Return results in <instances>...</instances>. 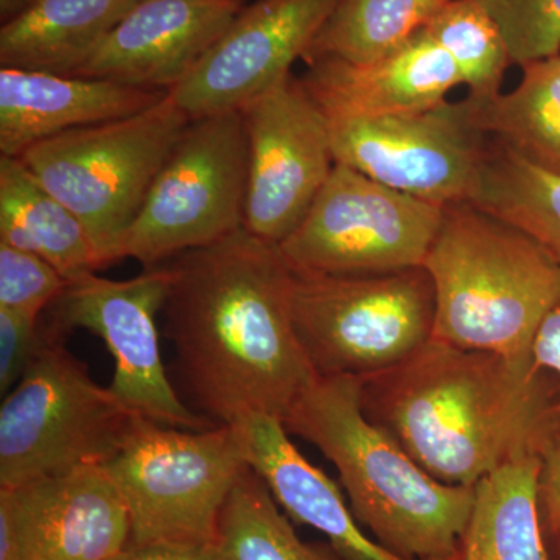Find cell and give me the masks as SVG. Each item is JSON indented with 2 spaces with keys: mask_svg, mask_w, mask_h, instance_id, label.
<instances>
[{
  "mask_svg": "<svg viewBox=\"0 0 560 560\" xmlns=\"http://www.w3.org/2000/svg\"><path fill=\"white\" fill-rule=\"evenodd\" d=\"M164 265V331L202 415L220 425L285 419L318 375L294 327V271L279 245L243 228Z\"/></svg>",
  "mask_w": 560,
  "mask_h": 560,
  "instance_id": "cell-1",
  "label": "cell"
},
{
  "mask_svg": "<svg viewBox=\"0 0 560 560\" xmlns=\"http://www.w3.org/2000/svg\"><path fill=\"white\" fill-rule=\"evenodd\" d=\"M556 375L431 338L361 381L364 416L438 481L475 486L560 440Z\"/></svg>",
  "mask_w": 560,
  "mask_h": 560,
  "instance_id": "cell-2",
  "label": "cell"
},
{
  "mask_svg": "<svg viewBox=\"0 0 560 560\" xmlns=\"http://www.w3.org/2000/svg\"><path fill=\"white\" fill-rule=\"evenodd\" d=\"M334 464L357 521L407 560H456L475 486L438 481L361 408V381L318 377L282 420Z\"/></svg>",
  "mask_w": 560,
  "mask_h": 560,
  "instance_id": "cell-3",
  "label": "cell"
},
{
  "mask_svg": "<svg viewBox=\"0 0 560 560\" xmlns=\"http://www.w3.org/2000/svg\"><path fill=\"white\" fill-rule=\"evenodd\" d=\"M423 268L436 294L433 338L534 366L537 331L560 302L550 250L466 201L445 206Z\"/></svg>",
  "mask_w": 560,
  "mask_h": 560,
  "instance_id": "cell-4",
  "label": "cell"
},
{
  "mask_svg": "<svg viewBox=\"0 0 560 560\" xmlns=\"http://www.w3.org/2000/svg\"><path fill=\"white\" fill-rule=\"evenodd\" d=\"M189 124L168 92L135 116L40 140L20 160L79 217L106 268L121 260L125 234Z\"/></svg>",
  "mask_w": 560,
  "mask_h": 560,
  "instance_id": "cell-5",
  "label": "cell"
},
{
  "mask_svg": "<svg viewBox=\"0 0 560 560\" xmlns=\"http://www.w3.org/2000/svg\"><path fill=\"white\" fill-rule=\"evenodd\" d=\"M43 345L0 407V488L105 466L139 418L92 381L66 337L44 323Z\"/></svg>",
  "mask_w": 560,
  "mask_h": 560,
  "instance_id": "cell-6",
  "label": "cell"
},
{
  "mask_svg": "<svg viewBox=\"0 0 560 560\" xmlns=\"http://www.w3.org/2000/svg\"><path fill=\"white\" fill-rule=\"evenodd\" d=\"M119 489L132 547L215 545L221 511L248 469L237 430H183L139 418L105 464Z\"/></svg>",
  "mask_w": 560,
  "mask_h": 560,
  "instance_id": "cell-7",
  "label": "cell"
},
{
  "mask_svg": "<svg viewBox=\"0 0 560 560\" xmlns=\"http://www.w3.org/2000/svg\"><path fill=\"white\" fill-rule=\"evenodd\" d=\"M291 304L318 377H370L433 338L436 294L423 267L342 276L294 271Z\"/></svg>",
  "mask_w": 560,
  "mask_h": 560,
  "instance_id": "cell-8",
  "label": "cell"
},
{
  "mask_svg": "<svg viewBox=\"0 0 560 560\" xmlns=\"http://www.w3.org/2000/svg\"><path fill=\"white\" fill-rule=\"evenodd\" d=\"M248 136L241 110L190 120L120 246V259L161 267L243 230Z\"/></svg>",
  "mask_w": 560,
  "mask_h": 560,
  "instance_id": "cell-9",
  "label": "cell"
},
{
  "mask_svg": "<svg viewBox=\"0 0 560 560\" xmlns=\"http://www.w3.org/2000/svg\"><path fill=\"white\" fill-rule=\"evenodd\" d=\"M445 206L337 164L305 219L280 243L298 272L371 275L423 267Z\"/></svg>",
  "mask_w": 560,
  "mask_h": 560,
  "instance_id": "cell-10",
  "label": "cell"
},
{
  "mask_svg": "<svg viewBox=\"0 0 560 560\" xmlns=\"http://www.w3.org/2000/svg\"><path fill=\"white\" fill-rule=\"evenodd\" d=\"M168 283L167 265L127 280L91 272L70 280L43 319L62 337L84 329L105 342L114 359L109 388L140 418L175 429H213L220 423L180 400L162 361L156 316L164 307Z\"/></svg>",
  "mask_w": 560,
  "mask_h": 560,
  "instance_id": "cell-11",
  "label": "cell"
},
{
  "mask_svg": "<svg viewBox=\"0 0 560 560\" xmlns=\"http://www.w3.org/2000/svg\"><path fill=\"white\" fill-rule=\"evenodd\" d=\"M329 128L337 164L440 206L471 200L490 143L467 97L399 116L329 120Z\"/></svg>",
  "mask_w": 560,
  "mask_h": 560,
  "instance_id": "cell-12",
  "label": "cell"
},
{
  "mask_svg": "<svg viewBox=\"0 0 560 560\" xmlns=\"http://www.w3.org/2000/svg\"><path fill=\"white\" fill-rule=\"evenodd\" d=\"M241 114L249 153L243 228L280 245L305 219L337 165L329 119L293 73Z\"/></svg>",
  "mask_w": 560,
  "mask_h": 560,
  "instance_id": "cell-13",
  "label": "cell"
},
{
  "mask_svg": "<svg viewBox=\"0 0 560 560\" xmlns=\"http://www.w3.org/2000/svg\"><path fill=\"white\" fill-rule=\"evenodd\" d=\"M338 0L246 3L197 69L171 91L190 120L234 113L291 75Z\"/></svg>",
  "mask_w": 560,
  "mask_h": 560,
  "instance_id": "cell-14",
  "label": "cell"
},
{
  "mask_svg": "<svg viewBox=\"0 0 560 560\" xmlns=\"http://www.w3.org/2000/svg\"><path fill=\"white\" fill-rule=\"evenodd\" d=\"M130 517L103 466L0 488V560H109Z\"/></svg>",
  "mask_w": 560,
  "mask_h": 560,
  "instance_id": "cell-15",
  "label": "cell"
},
{
  "mask_svg": "<svg viewBox=\"0 0 560 560\" xmlns=\"http://www.w3.org/2000/svg\"><path fill=\"white\" fill-rule=\"evenodd\" d=\"M248 0H139L75 73L175 90L200 66Z\"/></svg>",
  "mask_w": 560,
  "mask_h": 560,
  "instance_id": "cell-16",
  "label": "cell"
},
{
  "mask_svg": "<svg viewBox=\"0 0 560 560\" xmlns=\"http://www.w3.org/2000/svg\"><path fill=\"white\" fill-rule=\"evenodd\" d=\"M300 77L329 120L378 119L429 109L463 84L452 58L420 31L396 50L363 65L316 60Z\"/></svg>",
  "mask_w": 560,
  "mask_h": 560,
  "instance_id": "cell-17",
  "label": "cell"
},
{
  "mask_svg": "<svg viewBox=\"0 0 560 560\" xmlns=\"http://www.w3.org/2000/svg\"><path fill=\"white\" fill-rule=\"evenodd\" d=\"M167 95L109 80L2 68L0 153L20 158L40 140L135 116Z\"/></svg>",
  "mask_w": 560,
  "mask_h": 560,
  "instance_id": "cell-18",
  "label": "cell"
},
{
  "mask_svg": "<svg viewBox=\"0 0 560 560\" xmlns=\"http://www.w3.org/2000/svg\"><path fill=\"white\" fill-rule=\"evenodd\" d=\"M250 469L294 522L323 534L345 560H407L382 547L360 525L341 489L291 442L282 420L249 415L234 425Z\"/></svg>",
  "mask_w": 560,
  "mask_h": 560,
  "instance_id": "cell-19",
  "label": "cell"
},
{
  "mask_svg": "<svg viewBox=\"0 0 560 560\" xmlns=\"http://www.w3.org/2000/svg\"><path fill=\"white\" fill-rule=\"evenodd\" d=\"M139 0H35L0 28V66L75 75Z\"/></svg>",
  "mask_w": 560,
  "mask_h": 560,
  "instance_id": "cell-20",
  "label": "cell"
},
{
  "mask_svg": "<svg viewBox=\"0 0 560 560\" xmlns=\"http://www.w3.org/2000/svg\"><path fill=\"white\" fill-rule=\"evenodd\" d=\"M541 456L510 460L475 485L456 560H548L541 528Z\"/></svg>",
  "mask_w": 560,
  "mask_h": 560,
  "instance_id": "cell-21",
  "label": "cell"
},
{
  "mask_svg": "<svg viewBox=\"0 0 560 560\" xmlns=\"http://www.w3.org/2000/svg\"><path fill=\"white\" fill-rule=\"evenodd\" d=\"M0 243L36 254L68 282L102 270L79 217L20 158L0 156Z\"/></svg>",
  "mask_w": 560,
  "mask_h": 560,
  "instance_id": "cell-22",
  "label": "cell"
},
{
  "mask_svg": "<svg viewBox=\"0 0 560 560\" xmlns=\"http://www.w3.org/2000/svg\"><path fill=\"white\" fill-rule=\"evenodd\" d=\"M521 84L474 102L478 128L512 153L560 175V54L522 66Z\"/></svg>",
  "mask_w": 560,
  "mask_h": 560,
  "instance_id": "cell-23",
  "label": "cell"
},
{
  "mask_svg": "<svg viewBox=\"0 0 560 560\" xmlns=\"http://www.w3.org/2000/svg\"><path fill=\"white\" fill-rule=\"evenodd\" d=\"M451 0H338L304 60L363 65L385 57L422 31Z\"/></svg>",
  "mask_w": 560,
  "mask_h": 560,
  "instance_id": "cell-24",
  "label": "cell"
},
{
  "mask_svg": "<svg viewBox=\"0 0 560 560\" xmlns=\"http://www.w3.org/2000/svg\"><path fill=\"white\" fill-rule=\"evenodd\" d=\"M470 202L528 232L560 264V175L529 164L490 139Z\"/></svg>",
  "mask_w": 560,
  "mask_h": 560,
  "instance_id": "cell-25",
  "label": "cell"
},
{
  "mask_svg": "<svg viewBox=\"0 0 560 560\" xmlns=\"http://www.w3.org/2000/svg\"><path fill=\"white\" fill-rule=\"evenodd\" d=\"M215 545L228 560H345L330 545L302 540L250 467L224 503Z\"/></svg>",
  "mask_w": 560,
  "mask_h": 560,
  "instance_id": "cell-26",
  "label": "cell"
},
{
  "mask_svg": "<svg viewBox=\"0 0 560 560\" xmlns=\"http://www.w3.org/2000/svg\"><path fill=\"white\" fill-rule=\"evenodd\" d=\"M423 31L455 62L470 101L488 102L501 94L514 62L499 24L478 0H451Z\"/></svg>",
  "mask_w": 560,
  "mask_h": 560,
  "instance_id": "cell-27",
  "label": "cell"
},
{
  "mask_svg": "<svg viewBox=\"0 0 560 560\" xmlns=\"http://www.w3.org/2000/svg\"><path fill=\"white\" fill-rule=\"evenodd\" d=\"M499 24L517 66L560 54V0H478Z\"/></svg>",
  "mask_w": 560,
  "mask_h": 560,
  "instance_id": "cell-28",
  "label": "cell"
},
{
  "mask_svg": "<svg viewBox=\"0 0 560 560\" xmlns=\"http://www.w3.org/2000/svg\"><path fill=\"white\" fill-rule=\"evenodd\" d=\"M68 283L49 261L0 243V308L43 318Z\"/></svg>",
  "mask_w": 560,
  "mask_h": 560,
  "instance_id": "cell-29",
  "label": "cell"
},
{
  "mask_svg": "<svg viewBox=\"0 0 560 560\" xmlns=\"http://www.w3.org/2000/svg\"><path fill=\"white\" fill-rule=\"evenodd\" d=\"M43 340V318L0 308V393L2 397L24 377Z\"/></svg>",
  "mask_w": 560,
  "mask_h": 560,
  "instance_id": "cell-30",
  "label": "cell"
},
{
  "mask_svg": "<svg viewBox=\"0 0 560 560\" xmlns=\"http://www.w3.org/2000/svg\"><path fill=\"white\" fill-rule=\"evenodd\" d=\"M539 508L545 537L560 534V440L541 458Z\"/></svg>",
  "mask_w": 560,
  "mask_h": 560,
  "instance_id": "cell-31",
  "label": "cell"
},
{
  "mask_svg": "<svg viewBox=\"0 0 560 560\" xmlns=\"http://www.w3.org/2000/svg\"><path fill=\"white\" fill-rule=\"evenodd\" d=\"M109 560H228L217 545L154 544L132 547Z\"/></svg>",
  "mask_w": 560,
  "mask_h": 560,
  "instance_id": "cell-32",
  "label": "cell"
},
{
  "mask_svg": "<svg viewBox=\"0 0 560 560\" xmlns=\"http://www.w3.org/2000/svg\"><path fill=\"white\" fill-rule=\"evenodd\" d=\"M534 366L556 375L560 383V302L541 323L533 346ZM560 419V400L558 404Z\"/></svg>",
  "mask_w": 560,
  "mask_h": 560,
  "instance_id": "cell-33",
  "label": "cell"
},
{
  "mask_svg": "<svg viewBox=\"0 0 560 560\" xmlns=\"http://www.w3.org/2000/svg\"><path fill=\"white\" fill-rule=\"evenodd\" d=\"M35 0H0V21L3 24L20 18L33 5Z\"/></svg>",
  "mask_w": 560,
  "mask_h": 560,
  "instance_id": "cell-34",
  "label": "cell"
},
{
  "mask_svg": "<svg viewBox=\"0 0 560 560\" xmlns=\"http://www.w3.org/2000/svg\"><path fill=\"white\" fill-rule=\"evenodd\" d=\"M547 540L548 560H560V534L545 537Z\"/></svg>",
  "mask_w": 560,
  "mask_h": 560,
  "instance_id": "cell-35",
  "label": "cell"
}]
</instances>
